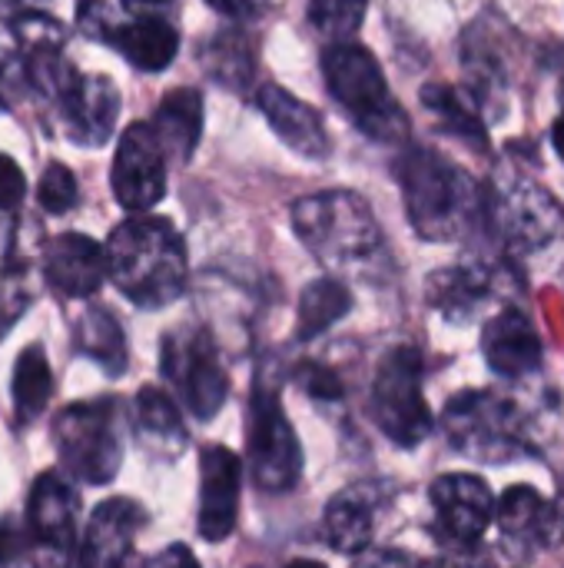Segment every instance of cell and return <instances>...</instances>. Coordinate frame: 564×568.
I'll return each instance as SVG.
<instances>
[{"mask_svg": "<svg viewBox=\"0 0 564 568\" xmlns=\"http://www.w3.org/2000/svg\"><path fill=\"white\" fill-rule=\"evenodd\" d=\"M43 273H47V283L63 296H73V300L93 296L110 276L106 246H100L96 240L83 233H63L47 246Z\"/></svg>", "mask_w": 564, "mask_h": 568, "instance_id": "2e32d148", "label": "cell"}, {"mask_svg": "<svg viewBox=\"0 0 564 568\" xmlns=\"http://www.w3.org/2000/svg\"><path fill=\"white\" fill-rule=\"evenodd\" d=\"M239 516V459L226 446H209L199 456V536L223 542Z\"/></svg>", "mask_w": 564, "mask_h": 568, "instance_id": "7c38bea8", "label": "cell"}, {"mask_svg": "<svg viewBox=\"0 0 564 568\" xmlns=\"http://www.w3.org/2000/svg\"><path fill=\"white\" fill-rule=\"evenodd\" d=\"M123 3L136 10V7H153V3H163V0H123Z\"/></svg>", "mask_w": 564, "mask_h": 568, "instance_id": "60d3db41", "label": "cell"}, {"mask_svg": "<svg viewBox=\"0 0 564 568\" xmlns=\"http://www.w3.org/2000/svg\"><path fill=\"white\" fill-rule=\"evenodd\" d=\"M259 110L269 120V126L276 130V136L296 150L306 160H326L332 150L329 130L319 116L316 106H309L306 100H299L296 93H289L279 83H263L259 87Z\"/></svg>", "mask_w": 564, "mask_h": 568, "instance_id": "5bb4252c", "label": "cell"}, {"mask_svg": "<svg viewBox=\"0 0 564 568\" xmlns=\"http://www.w3.org/2000/svg\"><path fill=\"white\" fill-rule=\"evenodd\" d=\"M80 27L86 37H96V40H113L116 33V20H113V10L103 3V0H86L80 7Z\"/></svg>", "mask_w": 564, "mask_h": 568, "instance_id": "d6a6232c", "label": "cell"}, {"mask_svg": "<svg viewBox=\"0 0 564 568\" xmlns=\"http://www.w3.org/2000/svg\"><path fill=\"white\" fill-rule=\"evenodd\" d=\"M512 406L489 396V393H465L449 403L445 423L452 433V443L469 456H489L502 459L512 453Z\"/></svg>", "mask_w": 564, "mask_h": 568, "instance_id": "30bf717a", "label": "cell"}, {"mask_svg": "<svg viewBox=\"0 0 564 568\" xmlns=\"http://www.w3.org/2000/svg\"><path fill=\"white\" fill-rule=\"evenodd\" d=\"M110 43H116V50L136 70L160 73L173 63V57L180 50V33L163 17H140L126 27L120 23Z\"/></svg>", "mask_w": 564, "mask_h": 568, "instance_id": "7402d4cb", "label": "cell"}, {"mask_svg": "<svg viewBox=\"0 0 564 568\" xmlns=\"http://www.w3.org/2000/svg\"><path fill=\"white\" fill-rule=\"evenodd\" d=\"M296 236L332 270H359L379 260L382 230L359 193L326 190L302 196L293 206Z\"/></svg>", "mask_w": 564, "mask_h": 568, "instance_id": "3957f363", "label": "cell"}, {"mask_svg": "<svg viewBox=\"0 0 564 568\" xmlns=\"http://www.w3.org/2000/svg\"><path fill=\"white\" fill-rule=\"evenodd\" d=\"M369 0H312L309 23L332 43H346L359 33Z\"/></svg>", "mask_w": 564, "mask_h": 568, "instance_id": "f1b7e54d", "label": "cell"}, {"mask_svg": "<svg viewBox=\"0 0 564 568\" xmlns=\"http://www.w3.org/2000/svg\"><path fill=\"white\" fill-rule=\"evenodd\" d=\"M30 532H23L13 519L0 523V568H17L20 559L27 556Z\"/></svg>", "mask_w": 564, "mask_h": 568, "instance_id": "836d02e7", "label": "cell"}, {"mask_svg": "<svg viewBox=\"0 0 564 568\" xmlns=\"http://www.w3.org/2000/svg\"><path fill=\"white\" fill-rule=\"evenodd\" d=\"M146 568H199V562H196V556L186 546H170L160 556H153L146 562Z\"/></svg>", "mask_w": 564, "mask_h": 568, "instance_id": "74e56055", "label": "cell"}, {"mask_svg": "<svg viewBox=\"0 0 564 568\" xmlns=\"http://www.w3.org/2000/svg\"><path fill=\"white\" fill-rule=\"evenodd\" d=\"M76 493L66 486L60 473H43L27 503V532L30 542L53 552L57 559H66L76 546Z\"/></svg>", "mask_w": 564, "mask_h": 568, "instance_id": "8fae6325", "label": "cell"}, {"mask_svg": "<svg viewBox=\"0 0 564 568\" xmlns=\"http://www.w3.org/2000/svg\"><path fill=\"white\" fill-rule=\"evenodd\" d=\"M37 196L47 213H66L76 203V176L63 163H50L40 176Z\"/></svg>", "mask_w": 564, "mask_h": 568, "instance_id": "1f68e13d", "label": "cell"}, {"mask_svg": "<svg viewBox=\"0 0 564 568\" xmlns=\"http://www.w3.org/2000/svg\"><path fill=\"white\" fill-rule=\"evenodd\" d=\"M372 419L396 446H419L429 429V403L422 393V359L412 346H396L372 379Z\"/></svg>", "mask_w": 564, "mask_h": 568, "instance_id": "8992f818", "label": "cell"}, {"mask_svg": "<svg viewBox=\"0 0 564 568\" xmlns=\"http://www.w3.org/2000/svg\"><path fill=\"white\" fill-rule=\"evenodd\" d=\"M422 103L439 120V126L445 133H455L459 140H465L472 146H485L489 143V133H485L482 116L472 110V103L462 100V93L455 87L429 83V87H422Z\"/></svg>", "mask_w": 564, "mask_h": 568, "instance_id": "cb8c5ba5", "label": "cell"}, {"mask_svg": "<svg viewBox=\"0 0 564 568\" xmlns=\"http://www.w3.org/2000/svg\"><path fill=\"white\" fill-rule=\"evenodd\" d=\"M13 37L23 43V50H60L63 47V30L53 17L43 13H20L13 20Z\"/></svg>", "mask_w": 564, "mask_h": 568, "instance_id": "4dcf8cb0", "label": "cell"}, {"mask_svg": "<svg viewBox=\"0 0 564 568\" xmlns=\"http://www.w3.org/2000/svg\"><path fill=\"white\" fill-rule=\"evenodd\" d=\"M482 293H485V280L475 270H445V273H439L432 280V300H435V306H442L452 316L455 313L465 316Z\"/></svg>", "mask_w": 564, "mask_h": 568, "instance_id": "f546056e", "label": "cell"}, {"mask_svg": "<svg viewBox=\"0 0 564 568\" xmlns=\"http://www.w3.org/2000/svg\"><path fill=\"white\" fill-rule=\"evenodd\" d=\"M396 173L409 220L422 240H455L475 223L482 190L462 166L425 146H409Z\"/></svg>", "mask_w": 564, "mask_h": 568, "instance_id": "7a4b0ae2", "label": "cell"}, {"mask_svg": "<svg viewBox=\"0 0 564 568\" xmlns=\"http://www.w3.org/2000/svg\"><path fill=\"white\" fill-rule=\"evenodd\" d=\"M286 568H326L322 562H312V559H296V562H289Z\"/></svg>", "mask_w": 564, "mask_h": 568, "instance_id": "ab89813d", "label": "cell"}, {"mask_svg": "<svg viewBox=\"0 0 564 568\" xmlns=\"http://www.w3.org/2000/svg\"><path fill=\"white\" fill-rule=\"evenodd\" d=\"M249 469L259 489L286 493L299 479L302 453L276 393L259 389L249 416Z\"/></svg>", "mask_w": 564, "mask_h": 568, "instance_id": "ba28073f", "label": "cell"}, {"mask_svg": "<svg viewBox=\"0 0 564 568\" xmlns=\"http://www.w3.org/2000/svg\"><path fill=\"white\" fill-rule=\"evenodd\" d=\"M136 423H140V433L153 443H170L173 449L183 446V423H180V413L173 406V399L153 386L140 389L136 396Z\"/></svg>", "mask_w": 564, "mask_h": 568, "instance_id": "83f0119b", "label": "cell"}, {"mask_svg": "<svg viewBox=\"0 0 564 568\" xmlns=\"http://www.w3.org/2000/svg\"><path fill=\"white\" fill-rule=\"evenodd\" d=\"M163 376L176 386L196 419H213L229 393L216 346L203 329H180L163 339Z\"/></svg>", "mask_w": 564, "mask_h": 568, "instance_id": "52a82bcc", "label": "cell"}, {"mask_svg": "<svg viewBox=\"0 0 564 568\" xmlns=\"http://www.w3.org/2000/svg\"><path fill=\"white\" fill-rule=\"evenodd\" d=\"M153 130L166 156L189 160L203 133V97L193 87L170 90L156 106Z\"/></svg>", "mask_w": 564, "mask_h": 568, "instance_id": "ffe728a7", "label": "cell"}, {"mask_svg": "<svg viewBox=\"0 0 564 568\" xmlns=\"http://www.w3.org/2000/svg\"><path fill=\"white\" fill-rule=\"evenodd\" d=\"M23 170L7 153H0V210H13L23 200Z\"/></svg>", "mask_w": 564, "mask_h": 568, "instance_id": "e575fe53", "label": "cell"}, {"mask_svg": "<svg viewBox=\"0 0 564 568\" xmlns=\"http://www.w3.org/2000/svg\"><path fill=\"white\" fill-rule=\"evenodd\" d=\"M302 383L312 396H322V399H336L342 393L339 379L329 369H309V373H302Z\"/></svg>", "mask_w": 564, "mask_h": 568, "instance_id": "8d00e7d4", "label": "cell"}, {"mask_svg": "<svg viewBox=\"0 0 564 568\" xmlns=\"http://www.w3.org/2000/svg\"><path fill=\"white\" fill-rule=\"evenodd\" d=\"M326 532L339 552H362L372 539V509L356 493H342L329 503Z\"/></svg>", "mask_w": 564, "mask_h": 568, "instance_id": "4316f807", "label": "cell"}, {"mask_svg": "<svg viewBox=\"0 0 564 568\" xmlns=\"http://www.w3.org/2000/svg\"><path fill=\"white\" fill-rule=\"evenodd\" d=\"M502 220L505 233L519 246H542L564 230L562 206L535 183H519L502 193Z\"/></svg>", "mask_w": 564, "mask_h": 568, "instance_id": "d6986e66", "label": "cell"}, {"mask_svg": "<svg viewBox=\"0 0 564 568\" xmlns=\"http://www.w3.org/2000/svg\"><path fill=\"white\" fill-rule=\"evenodd\" d=\"M432 506L439 513L442 529L455 542H475L485 536L495 516V499L485 479L469 473H452L435 479L432 486Z\"/></svg>", "mask_w": 564, "mask_h": 568, "instance_id": "4fadbf2b", "label": "cell"}, {"mask_svg": "<svg viewBox=\"0 0 564 568\" xmlns=\"http://www.w3.org/2000/svg\"><path fill=\"white\" fill-rule=\"evenodd\" d=\"M499 523L505 539L519 546H548L558 532V513L532 489V486H515L505 493L499 506Z\"/></svg>", "mask_w": 564, "mask_h": 568, "instance_id": "44dd1931", "label": "cell"}, {"mask_svg": "<svg viewBox=\"0 0 564 568\" xmlns=\"http://www.w3.org/2000/svg\"><path fill=\"white\" fill-rule=\"evenodd\" d=\"M53 446L70 476L90 486H103L120 473L123 436L120 409L113 399L66 406L53 419Z\"/></svg>", "mask_w": 564, "mask_h": 568, "instance_id": "5b68a950", "label": "cell"}, {"mask_svg": "<svg viewBox=\"0 0 564 568\" xmlns=\"http://www.w3.org/2000/svg\"><path fill=\"white\" fill-rule=\"evenodd\" d=\"M60 106H63L70 136L86 143V146H100V143L110 140V133L116 126L120 90L113 87V80H106L100 73L96 77H80Z\"/></svg>", "mask_w": 564, "mask_h": 568, "instance_id": "ac0fdd59", "label": "cell"}, {"mask_svg": "<svg viewBox=\"0 0 564 568\" xmlns=\"http://www.w3.org/2000/svg\"><path fill=\"white\" fill-rule=\"evenodd\" d=\"M482 353H485V363L492 366V373H499L505 379L529 376L542 366L539 333L519 310H505L492 323H485Z\"/></svg>", "mask_w": 564, "mask_h": 568, "instance_id": "e0dca14e", "label": "cell"}, {"mask_svg": "<svg viewBox=\"0 0 564 568\" xmlns=\"http://www.w3.org/2000/svg\"><path fill=\"white\" fill-rule=\"evenodd\" d=\"M552 143H555V150H558V156L564 160V113L555 120V130H552Z\"/></svg>", "mask_w": 564, "mask_h": 568, "instance_id": "f35d334b", "label": "cell"}, {"mask_svg": "<svg viewBox=\"0 0 564 568\" xmlns=\"http://www.w3.org/2000/svg\"><path fill=\"white\" fill-rule=\"evenodd\" d=\"M216 13L223 17H233V20H249V17H259L266 0H206Z\"/></svg>", "mask_w": 564, "mask_h": 568, "instance_id": "d590c367", "label": "cell"}, {"mask_svg": "<svg viewBox=\"0 0 564 568\" xmlns=\"http://www.w3.org/2000/svg\"><path fill=\"white\" fill-rule=\"evenodd\" d=\"M53 393V373L40 346H27L13 366V406L23 423L37 419Z\"/></svg>", "mask_w": 564, "mask_h": 568, "instance_id": "d4e9b609", "label": "cell"}, {"mask_svg": "<svg viewBox=\"0 0 564 568\" xmlns=\"http://www.w3.org/2000/svg\"><path fill=\"white\" fill-rule=\"evenodd\" d=\"M140 526H143V513L136 503L130 499L100 503L76 549V568H123Z\"/></svg>", "mask_w": 564, "mask_h": 568, "instance_id": "9a60e30c", "label": "cell"}, {"mask_svg": "<svg viewBox=\"0 0 564 568\" xmlns=\"http://www.w3.org/2000/svg\"><path fill=\"white\" fill-rule=\"evenodd\" d=\"M322 73L332 100L342 106V113L379 143H399L406 140L409 116L396 103L382 67L362 43H332L322 53Z\"/></svg>", "mask_w": 564, "mask_h": 568, "instance_id": "277c9868", "label": "cell"}, {"mask_svg": "<svg viewBox=\"0 0 564 568\" xmlns=\"http://www.w3.org/2000/svg\"><path fill=\"white\" fill-rule=\"evenodd\" d=\"M76 346L96 359L106 373L126 369V339L116 326V320L106 310H86L76 323Z\"/></svg>", "mask_w": 564, "mask_h": 568, "instance_id": "484cf974", "label": "cell"}, {"mask_svg": "<svg viewBox=\"0 0 564 568\" xmlns=\"http://www.w3.org/2000/svg\"><path fill=\"white\" fill-rule=\"evenodd\" d=\"M349 310H352V293L346 283H339L332 276L309 283L299 296V323H296L299 339H316L332 323H339Z\"/></svg>", "mask_w": 564, "mask_h": 568, "instance_id": "603a6c76", "label": "cell"}, {"mask_svg": "<svg viewBox=\"0 0 564 568\" xmlns=\"http://www.w3.org/2000/svg\"><path fill=\"white\" fill-rule=\"evenodd\" d=\"M113 196L130 213L153 210L166 193V150L156 140L153 123H133L123 130L113 170H110Z\"/></svg>", "mask_w": 564, "mask_h": 568, "instance_id": "9c48e42d", "label": "cell"}, {"mask_svg": "<svg viewBox=\"0 0 564 568\" xmlns=\"http://www.w3.org/2000/svg\"><path fill=\"white\" fill-rule=\"evenodd\" d=\"M106 266L116 290L143 306L160 310L186 286V246L176 226L163 216H133L106 240Z\"/></svg>", "mask_w": 564, "mask_h": 568, "instance_id": "6da1fadb", "label": "cell"}]
</instances>
